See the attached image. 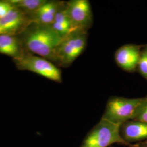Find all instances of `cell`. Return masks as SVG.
Returning a JSON list of instances; mask_svg holds the SVG:
<instances>
[{"label": "cell", "instance_id": "d6986e66", "mask_svg": "<svg viewBox=\"0 0 147 147\" xmlns=\"http://www.w3.org/2000/svg\"></svg>", "mask_w": 147, "mask_h": 147}, {"label": "cell", "instance_id": "7c38bea8", "mask_svg": "<svg viewBox=\"0 0 147 147\" xmlns=\"http://www.w3.org/2000/svg\"><path fill=\"white\" fill-rule=\"evenodd\" d=\"M65 3L66 2L63 3L57 13L53 24L50 25L53 30L62 38L65 37L71 32L76 30L74 29L69 18Z\"/></svg>", "mask_w": 147, "mask_h": 147}, {"label": "cell", "instance_id": "8fae6325", "mask_svg": "<svg viewBox=\"0 0 147 147\" xmlns=\"http://www.w3.org/2000/svg\"><path fill=\"white\" fill-rule=\"evenodd\" d=\"M24 50L18 36L0 34V53L10 56L15 59L20 58Z\"/></svg>", "mask_w": 147, "mask_h": 147}, {"label": "cell", "instance_id": "277c9868", "mask_svg": "<svg viewBox=\"0 0 147 147\" xmlns=\"http://www.w3.org/2000/svg\"><path fill=\"white\" fill-rule=\"evenodd\" d=\"M143 100V98L111 97L107 102L101 118L119 125L134 120Z\"/></svg>", "mask_w": 147, "mask_h": 147}, {"label": "cell", "instance_id": "3957f363", "mask_svg": "<svg viewBox=\"0 0 147 147\" xmlns=\"http://www.w3.org/2000/svg\"><path fill=\"white\" fill-rule=\"evenodd\" d=\"M121 125L101 118L84 137L80 147H107L117 143L130 147L120 134Z\"/></svg>", "mask_w": 147, "mask_h": 147}, {"label": "cell", "instance_id": "ba28073f", "mask_svg": "<svg viewBox=\"0 0 147 147\" xmlns=\"http://www.w3.org/2000/svg\"><path fill=\"white\" fill-rule=\"evenodd\" d=\"M142 45L127 44L122 46L115 54L116 63L127 71H134L138 65Z\"/></svg>", "mask_w": 147, "mask_h": 147}, {"label": "cell", "instance_id": "7a4b0ae2", "mask_svg": "<svg viewBox=\"0 0 147 147\" xmlns=\"http://www.w3.org/2000/svg\"><path fill=\"white\" fill-rule=\"evenodd\" d=\"M87 32L76 29L62 38L55 53L56 66L67 68L79 57L86 47Z\"/></svg>", "mask_w": 147, "mask_h": 147}, {"label": "cell", "instance_id": "52a82bcc", "mask_svg": "<svg viewBox=\"0 0 147 147\" xmlns=\"http://www.w3.org/2000/svg\"><path fill=\"white\" fill-rule=\"evenodd\" d=\"M32 22L29 16L13 6L5 16L0 18V34L18 36Z\"/></svg>", "mask_w": 147, "mask_h": 147}, {"label": "cell", "instance_id": "2e32d148", "mask_svg": "<svg viewBox=\"0 0 147 147\" xmlns=\"http://www.w3.org/2000/svg\"><path fill=\"white\" fill-rule=\"evenodd\" d=\"M13 7L8 0L0 1V18L5 16Z\"/></svg>", "mask_w": 147, "mask_h": 147}, {"label": "cell", "instance_id": "e0dca14e", "mask_svg": "<svg viewBox=\"0 0 147 147\" xmlns=\"http://www.w3.org/2000/svg\"><path fill=\"white\" fill-rule=\"evenodd\" d=\"M129 147H147V146L146 144V143L144 142H138L136 144H132L131 146Z\"/></svg>", "mask_w": 147, "mask_h": 147}, {"label": "cell", "instance_id": "9a60e30c", "mask_svg": "<svg viewBox=\"0 0 147 147\" xmlns=\"http://www.w3.org/2000/svg\"><path fill=\"white\" fill-rule=\"evenodd\" d=\"M134 120L147 123V96L143 98L142 104L140 106Z\"/></svg>", "mask_w": 147, "mask_h": 147}, {"label": "cell", "instance_id": "30bf717a", "mask_svg": "<svg viewBox=\"0 0 147 147\" xmlns=\"http://www.w3.org/2000/svg\"><path fill=\"white\" fill-rule=\"evenodd\" d=\"M64 2L60 1L46 0L45 2L32 16V20L40 24L51 25Z\"/></svg>", "mask_w": 147, "mask_h": 147}, {"label": "cell", "instance_id": "6da1fadb", "mask_svg": "<svg viewBox=\"0 0 147 147\" xmlns=\"http://www.w3.org/2000/svg\"><path fill=\"white\" fill-rule=\"evenodd\" d=\"M18 37L25 50L54 64L56 49L62 38L50 25L33 21Z\"/></svg>", "mask_w": 147, "mask_h": 147}, {"label": "cell", "instance_id": "5b68a950", "mask_svg": "<svg viewBox=\"0 0 147 147\" xmlns=\"http://www.w3.org/2000/svg\"><path fill=\"white\" fill-rule=\"evenodd\" d=\"M13 62L19 70L30 71L58 83L62 81V73L57 66L47 59L25 50L21 57L13 59Z\"/></svg>", "mask_w": 147, "mask_h": 147}, {"label": "cell", "instance_id": "9c48e42d", "mask_svg": "<svg viewBox=\"0 0 147 147\" xmlns=\"http://www.w3.org/2000/svg\"><path fill=\"white\" fill-rule=\"evenodd\" d=\"M122 138L128 144L147 140V123L140 121H127L120 127Z\"/></svg>", "mask_w": 147, "mask_h": 147}, {"label": "cell", "instance_id": "8992f818", "mask_svg": "<svg viewBox=\"0 0 147 147\" xmlns=\"http://www.w3.org/2000/svg\"><path fill=\"white\" fill-rule=\"evenodd\" d=\"M66 9L74 29L88 31L93 23V13L88 0H71L66 2Z\"/></svg>", "mask_w": 147, "mask_h": 147}, {"label": "cell", "instance_id": "4fadbf2b", "mask_svg": "<svg viewBox=\"0 0 147 147\" xmlns=\"http://www.w3.org/2000/svg\"><path fill=\"white\" fill-rule=\"evenodd\" d=\"M11 5L22 11L31 19L46 0H8ZM32 20V19H31Z\"/></svg>", "mask_w": 147, "mask_h": 147}, {"label": "cell", "instance_id": "5bb4252c", "mask_svg": "<svg viewBox=\"0 0 147 147\" xmlns=\"http://www.w3.org/2000/svg\"><path fill=\"white\" fill-rule=\"evenodd\" d=\"M137 67L140 73L147 81V46L141 51Z\"/></svg>", "mask_w": 147, "mask_h": 147}, {"label": "cell", "instance_id": "ac0fdd59", "mask_svg": "<svg viewBox=\"0 0 147 147\" xmlns=\"http://www.w3.org/2000/svg\"><path fill=\"white\" fill-rule=\"evenodd\" d=\"M144 142H145V143H146V146H147V140H146V141H145Z\"/></svg>", "mask_w": 147, "mask_h": 147}]
</instances>
